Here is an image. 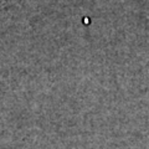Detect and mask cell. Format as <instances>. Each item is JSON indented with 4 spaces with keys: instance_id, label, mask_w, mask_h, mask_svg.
Masks as SVG:
<instances>
[{
    "instance_id": "1",
    "label": "cell",
    "mask_w": 149,
    "mask_h": 149,
    "mask_svg": "<svg viewBox=\"0 0 149 149\" xmlns=\"http://www.w3.org/2000/svg\"><path fill=\"white\" fill-rule=\"evenodd\" d=\"M21 0H0V11L5 10L8 8H11L16 5L17 3H20Z\"/></svg>"
}]
</instances>
